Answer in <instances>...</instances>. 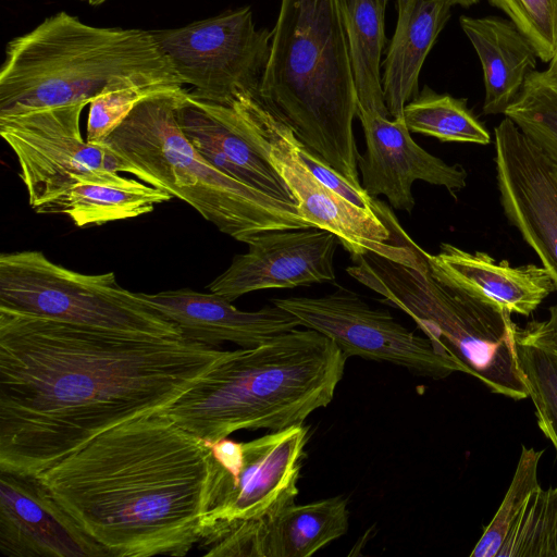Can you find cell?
Here are the masks:
<instances>
[{
  "mask_svg": "<svg viewBox=\"0 0 557 557\" xmlns=\"http://www.w3.org/2000/svg\"><path fill=\"white\" fill-rule=\"evenodd\" d=\"M480 0H450L453 5H461L463 8H469L475 3H478Z\"/></svg>",
  "mask_w": 557,
  "mask_h": 557,
  "instance_id": "35",
  "label": "cell"
},
{
  "mask_svg": "<svg viewBox=\"0 0 557 557\" xmlns=\"http://www.w3.org/2000/svg\"><path fill=\"white\" fill-rule=\"evenodd\" d=\"M0 550L9 557H109L36 476L0 471Z\"/></svg>",
  "mask_w": 557,
  "mask_h": 557,
  "instance_id": "18",
  "label": "cell"
},
{
  "mask_svg": "<svg viewBox=\"0 0 557 557\" xmlns=\"http://www.w3.org/2000/svg\"><path fill=\"white\" fill-rule=\"evenodd\" d=\"M549 315L543 321H532L523 327L536 341L557 351V305L548 309Z\"/></svg>",
  "mask_w": 557,
  "mask_h": 557,
  "instance_id": "33",
  "label": "cell"
},
{
  "mask_svg": "<svg viewBox=\"0 0 557 557\" xmlns=\"http://www.w3.org/2000/svg\"><path fill=\"white\" fill-rule=\"evenodd\" d=\"M494 134L504 214L537 255L557 290V169L509 117Z\"/></svg>",
  "mask_w": 557,
  "mask_h": 557,
  "instance_id": "14",
  "label": "cell"
},
{
  "mask_svg": "<svg viewBox=\"0 0 557 557\" xmlns=\"http://www.w3.org/2000/svg\"><path fill=\"white\" fill-rule=\"evenodd\" d=\"M346 361L333 341L297 327L256 347L226 350L160 412L208 442L242 430L280 431L332 401Z\"/></svg>",
  "mask_w": 557,
  "mask_h": 557,
  "instance_id": "3",
  "label": "cell"
},
{
  "mask_svg": "<svg viewBox=\"0 0 557 557\" xmlns=\"http://www.w3.org/2000/svg\"><path fill=\"white\" fill-rule=\"evenodd\" d=\"M184 90L144 99L102 143L132 168L136 178L185 201L238 242L246 244L269 231L313 227L295 205L226 175L195 149L176 117Z\"/></svg>",
  "mask_w": 557,
  "mask_h": 557,
  "instance_id": "7",
  "label": "cell"
},
{
  "mask_svg": "<svg viewBox=\"0 0 557 557\" xmlns=\"http://www.w3.org/2000/svg\"><path fill=\"white\" fill-rule=\"evenodd\" d=\"M403 119L410 132L441 141L491 143L488 131L468 108L466 98L438 94L426 85L405 106Z\"/></svg>",
  "mask_w": 557,
  "mask_h": 557,
  "instance_id": "27",
  "label": "cell"
},
{
  "mask_svg": "<svg viewBox=\"0 0 557 557\" xmlns=\"http://www.w3.org/2000/svg\"><path fill=\"white\" fill-rule=\"evenodd\" d=\"M258 95L306 148L361 186L343 0H281Z\"/></svg>",
  "mask_w": 557,
  "mask_h": 557,
  "instance_id": "4",
  "label": "cell"
},
{
  "mask_svg": "<svg viewBox=\"0 0 557 557\" xmlns=\"http://www.w3.org/2000/svg\"><path fill=\"white\" fill-rule=\"evenodd\" d=\"M0 309L125 334L183 337L140 292L121 286L114 272H76L39 250L1 253Z\"/></svg>",
  "mask_w": 557,
  "mask_h": 557,
  "instance_id": "8",
  "label": "cell"
},
{
  "mask_svg": "<svg viewBox=\"0 0 557 557\" xmlns=\"http://www.w3.org/2000/svg\"><path fill=\"white\" fill-rule=\"evenodd\" d=\"M307 442L304 423L248 442H208L214 467L198 545L294 503Z\"/></svg>",
  "mask_w": 557,
  "mask_h": 557,
  "instance_id": "9",
  "label": "cell"
},
{
  "mask_svg": "<svg viewBox=\"0 0 557 557\" xmlns=\"http://www.w3.org/2000/svg\"><path fill=\"white\" fill-rule=\"evenodd\" d=\"M346 272L382 296L383 304L407 313L463 373L491 392L521 400L529 389L517 351V325L498 305L438 280L425 251L403 230L389 257L369 252L352 259Z\"/></svg>",
  "mask_w": 557,
  "mask_h": 557,
  "instance_id": "6",
  "label": "cell"
},
{
  "mask_svg": "<svg viewBox=\"0 0 557 557\" xmlns=\"http://www.w3.org/2000/svg\"><path fill=\"white\" fill-rule=\"evenodd\" d=\"M431 272L438 280L485 298L510 313L529 317L556 290L545 270L536 264L511 265L486 252H468L442 243L437 253L425 251Z\"/></svg>",
  "mask_w": 557,
  "mask_h": 557,
  "instance_id": "22",
  "label": "cell"
},
{
  "mask_svg": "<svg viewBox=\"0 0 557 557\" xmlns=\"http://www.w3.org/2000/svg\"><path fill=\"white\" fill-rule=\"evenodd\" d=\"M176 117L186 138L212 166L296 206L236 98L228 104H221L197 99L185 89L177 101Z\"/></svg>",
  "mask_w": 557,
  "mask_h": 557,
  "instance_id": "17",
  "label": "cell"
},
{
  "mask_svg": "<svg viewBox=\"0 0 557 557\" xmlns=\"http://www.w3.org/2000/svg\"><path fill=\"white\" fill-rule=\"evenodd\" d=\"M272 304L292 313L300 326L333 341L347 358L388 362L435 380L463 372L460 362L425 335H417L389 311L370 306L346 287L319 297L274 298Z\"/></svg>",
  "mask_w": 557,
  "mask_h": 557,
  "instance_id": "12",
  "label": "cell"
},
{
  "mask_svg": "<svg viewBox=\"0 0 557 557\" xmlns=\"http://www.w3.org/2000/svg\"><path fill=\"white\" fill-rule=\"evenodd\" d=\"M343 10L357 106L387 109L381 74L385 13L375 0H343Z\"/></svg>",
  "mask_w": 557,
  "mask_h": 557,
  "instance_id": "26",
  "label": "cell"
},
{
  "mask_svg": "<svg viewBox=\"0 0 557 557\" xmlns=\"http://www.w3.org/2000/svg\"><path fill=\"white\" fill-rule=\"evenodd\" d=\"M347 499L290 503L256 522L235 527L201 546L207 556L309 557L345 535Z\"/></svg>",
  "mask_w": 557,
  "mask_h": 557,
  "instance_id": "19",
  "label": "cell"
},
{
  "mask_svg": "<svg viewBox=\"0 0 557 557\" xmlns=\"http://www.w3.org/2000/svg\"><path fill=\"white\" fill-rule=\"evenodd\" d=\"M357 117L366 140V151L358 157L360 184L372 198L385 196L393 208L411 213L416 181L445 187L451 194L466 187L463 166L448 164L420 147L403 117L389 119L387 109L361 106H357Z\"/></svg>",
  "mask_w": 557,
  "mask_h": 557,
  "instance_id": "16",
  "label": "cell"
},
{
  "mask_svg": "<svg viewBox=\"0 0 557 557\" xmlns=\"http://www.w3.org/2000/svg\"><path fill=\"white\" fill-rule=\"evenodd\" d=\"M517 351L537 425L557 453V351L517 327Z\"/></svg>",
  "mask_w": 557,
  "mask_h": 557,
  "instance_id": "29",
  "label": "cell"
},
{
  "mask_svg": "<svg viewBox=\"0 0 557 557\" xmlns=\"http://www.w3.org/2000/svg\"><path fill=\"white\" fill-rule=\"evenodd\" d=\"M289 138L294 151L305 166L325 186L358 208L379 214L381 201L372 198L362 186H357L306 148L290 128Z\"/></svg>",
  "mask_w": 557,
  "mask_h": 557,
  "instance_id": "32",
  "label": "cell"
},
{
  "mask_svg": "<svg viewBox=\"0 0 557 557\" xmlns=\"http://www.w3.org/2000/svg\"><path fill=\"white\" fill-rule=\"evenodd\" d=\"M127 81L184 86L150 30L92 26L58 12L8 42L0 116L86 106L108 86Z\"/></svg>",
  "mask_w": 557,
  "mask_h": 557,
  "instance_id": "5",
  "label": "cell"
},
{
  "mask_svg": "<svg viewBox=\"0 0 557 557\" xmlns=\"http://www.w3.org/2000/svg\"><path fill=\"white\" fill-rule=\"evenodd\" d=\"M82 1H87V0H82Z\"/></svg>",
  "mask_w": 557,
  "mask_h": 557,
  "instance_id": "38",
  "label": "cell"
},
{
  "mask_svg": "<svg viewBox=\"0 0 557 557\" xmlns=\"http://www.w3.org/2000/svg\"><path fill=\"white\" fill-rule=\"evenodd\" d=\"M182 88L135 81L108 86L89 103L87 140L102 143L140 101Z\"/></svg>",
  "mask_w": 557,
  "mask_h": 557,
  "instance_id": "30",
  "label": "cell"
},
{
  "mask_svg": "<svg viewBox=\"0 0 557 557\" xmlns=\"http://www.w3.org/2000/svg\"><path fill=\"white\" fill-rule=\"evenodd\" d=\"M543 453L522 445L505 497L470 557H557V486L541 487Z\"/></svg>",
  "mask_w": 557,
  "mask_h": 557,
  "instance_id": "20",
  "label": "cell"
},
{
  "mask_svg": "<svg viewBox=\"0 0 557 557\" xmlns=\"http://www.w3.org/2000/svg\"><path fill=\"white\" fill-rule=\"evenodd\" d=\"M557 169V77L531 72L504 112Z\"/></svg>",
  "mask_w": 557,
  "mask_h": 557,
  "instance_id": "28",
  "label": "cell"
},
{
  "mask_svg": "<svg viewBox=\"0 0 557 557\" xmlns=\"http://www.w3.org/2000/svg\"><path fill=\"white\" fill-rule=\"evenodd\" d=\"M338 243L335 234L314 226L257 234L207 288L233 301L256 290L333 282Z\"/></svg>",
  "mask_w": 557,
  "mask_h": 557,
  "instance_id": "15",
  "label": "cell"
},
{
  "mask_svg": "<svg viewBox=\"0 0 557 557\" xmlns=\"http://www.w3.org/2000/svg\"><path fill=\"white\" fill-rule=\"evenodd\" d=\"M213 467L207 441L156 412L35 476L109 557H180L202 536Z\"/></svg>",
  "mask_w": 557,
  "mask_h": 557,
  "instance_id": "2",
  "label": "cell"
},
{
  "mask_svg": "<svg viewBox=\"0 0 557 557\" xmlns=\"http://www.w3.org/2000/svg\"><path fill=\"white\" fill-rule=\"evenodd\" d=\"M237 100L293 194L299 214L313 226L335 234L352 259L369 252L388 257L397 242L399 225L389 208L382 202L377 215L356 207L322 184L294 151L290 127L264 104L258 91L242 92Z\"/></svg>",
  "mask_w": 557,
  "mask_h": 557,
  "instance_id": "13",
  "label": "cell"
},
{
  "mask_svg": "<svg viewBox=\"0 0 557 557\" xmlns=\"http://www.w3.org/2000/svg\"><path fill=\"white\" fill-rule=\"evenodd\" d=\"M459 23L482 65L483 114H504L518 97L527 76L535 71L536 50L510 20L461 15Z\"/></svg>",
  "mask_w": 557,
  "mask_h": 557,
  "instance_id": "24",
  "label": "cell"
},
{
  "mask_svg": "<svg viewBox=\"0 0 557 557\" xmlns=\"http://www.w3.org/2000/svg\"><path fill=\"white\" fill-rule=\"evenodd\" d=\"M168 191L122 176L119 181H79L42 211L64 214L78 227L137 218L169 201Z\"/></svg>",
  "mask_w": 557,
  "mask_h": 557,
  "instance_id": "25",
  "label": "cell"
},
{
  "mask_svg": "<svg viewBox=\"0 0 557 557\" xmlns=\"http://www.w3.org/2000/svg\"><path fill=\"white\" fill-rule=\"evenodd\" d=\"M140 295L173 321L183 337L213 347L223 343L242 348L256 347L300 326L292 313L273 304L244 311L218 294L189 288Z\"/></svg>",
  "mask_w": 557,
  "mask_h": 557,
  "instance_id": "21",
  "label": "cell"
},
{
  "mask_svg": "<svg viewBox=\"0 0 557 557\" xmlns=\"http://www.w3.org/2000/svg\"><path fill=\"white\" fill-rule=\"evenodd\" d=\"M85 104H70L0 116V135L20 166L28 203L37 213L79 181H119L132 168L104 143L81 132Z\"/></svg>",
  "mask_w": 557,
  "mask_h": 557,
  "instance_id": "10",
  "label": "cell"
},
{
  "mask_svg": "<svg viewBox=\"0 0 557 557\" xmlns=\"http://www.w3.org/2000/svg\"><path fill=\"white\" fill-rule=\"evenodd\" d=\"M104 1H107V0H87V2H88L89 4H92V5L101 4V3H103Z\"/></svg>",
  "mask_w": 557,
  "mask_h": 557,
  "instance_id": "37",
  "label": "cell"
},
{
  "mask_svg": "<svg viewBox=\"0 0 557 557\" xmlns=\"http://www.w3.org/2000/svg\"><path fill=\"white\" fill-rule=\"evenodd\" d=\"M225 352L0 309V471L35 476L166 409Z\"/></svg>",
  "mask_w": 557,
  "mask_h": 557,
  "instance_id": "1",
  "label": "cell"
},
{
  "mask_svg": "<svg viewBox=\"0 0 557 557\" xmlns=\"http://www.w3.org/2000/svg\"><path fill=\"white\" fill-rule=\"evenodd\" d=\"M529 38L542 62L557 51V0H488Z\"/></svg>",
  "mask_w": 557,
  "mask_h": 557,
  "instance_id": "31",
  "label": "cell"
},
{
  "mask_svg": "<svg viewBox=\"0 0 557 557\" xmlns=\"http://www.w3.org/2000/svg\"><path fill=\"white\" fill-rule=\"evenodd\" d=\"M397 22L382 62L384 99L392 119L419 94L423 63L448 22L450 0H396Z\"/></svg>",
  "mask_w": 557,
  "mask_h": 557,
  "instance_id": "23",
  "label": "cell"
},
{
  "mask_svg": "<svg viewBox=\"0 0 557 557\" xmlns=\"http://www.w3.org/2000/svg\"><path fill=\"white\" fill-rule=\"evenodd\" d=\"M375 2L377 3V5L382 10V12L385 13L388 0H375Z\"/></svg>",
  "mask_w": 557,
  "mask_h": 557,
  "instance_id": "36",
  "label": "cell"
},
{
  "mask_svg": "<svg viewBox=\"0 0 557 557\" xmlns=\"http://www.w3.org/2000/svg\"><path fill=\"white\" fill-rule=\"evenodd\" d=\"M150 33L181 82L194 87L193 97L228 104L242 92L258 91L272 30L256 27L250 7Z\"/></svg>",
  "mask_w": 557,
  "mask_h": 557,
  "instance_id": "11",
  "label": "cell"
},
{
  "mask_svg": "<svg viewBox=\"0 0 557 557\" xmlns=\"http://www.w3.org/2000/svg\"><path fill=\"white\" fill-rule=\"evenodd\" d=\"M548 69L546 70L549 74L557 77V51L552 58V60L548 62Z\"/></svg>",
  "mask_w": 557,
  "mask_h": 557,
  "instance_id": "34",
  "label": "cell"
}]
</instances>
